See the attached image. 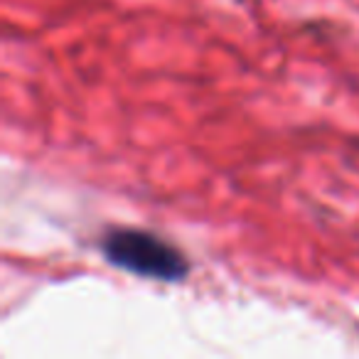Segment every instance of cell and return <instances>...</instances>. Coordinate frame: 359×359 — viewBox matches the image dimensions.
I'll use <instances>...</instances> for the list:
<instances>
[{"instance_id": "cell-1", "label": "cell", "mask_w": 359, "mask_h": 359, "mask_svg": "<svg viewBox=\"0 0 359 359\" xmlns=\"http://www.w3.org/2000/svg\"><path fill=\"white\" fill-rule=\"evenodd\" d=\"M104 256L128 273L153 280H182L190 271L182 251L140 229H114L101 241Z\"/></svg>"}]
</instances>
